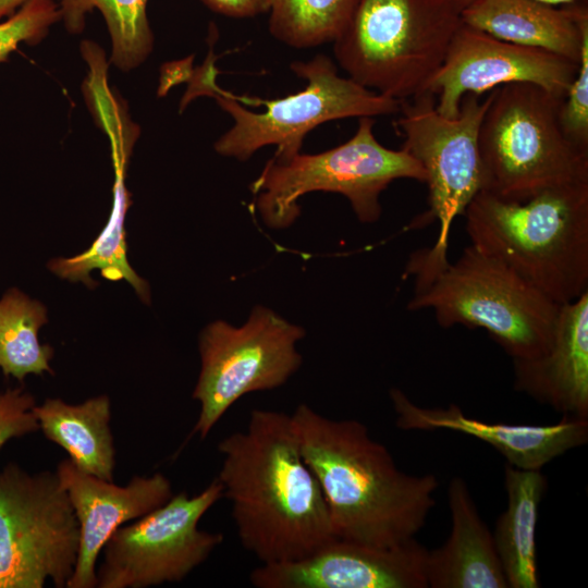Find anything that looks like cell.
<instances>
[{
    "mask_svg": "<svg viewBox=\"0 0 588 588\" xmlns=\"http://www.w3.org/2000/svg\"><path fill=\"white\" fill-rule=\"evenodd\" d=\"M35 405V397L21 387L0 392V449L39 429Z\"/></svg>",
    "mask_w": 588,
    "mask_h": 588,
    "instance_id": "28",
    "label": "cell"
},
{
    "mask_svg": "<svg viewBox=\"0 0 588 588\" xmlns=\"http://www.w3.org/2000/svg\"><path fill=\"white\" fill-rule=\"evenodd\" d=\"M354 0H271L269 32L295 49L333 42L350 16Z\"/></svg>",
    "mask_w": 588,
    "mask_h": 588,
    "instance_id": "25",
    "label": "cell"
},
{
    "mask_svg": "<svg viewBox=\"0 0 588 588\" xmlns=\"http://www.w3.org/2000/svg\"><path fill=\"white\" fill-rule=\"evenodd\" d=\"M126 160L124 152L114 154L113 206L106 226L91 246L73 257L50 259L47 268L60 279L82 282L88 287L97 285L90 278V272L98 270L110 281H127L140 301L149 305V284L136 273L127 257L125 218L131 196L125 185Z\"/></svg>",
    "mask_w": 588,
    "mask_h": 588,
    "instance_id": "22",
    "label": "cell"
},
{
    "mask_svg": "<svg viewBox=\"0 0 588 588\" xmlns=\"http://www.w3.org/2000/svg\"><path fill=\"white\" fill-rule=\"evenodd\" d=\"M577 66L549 51L507 42L462 24L425 91L434 95L441 114L454 118L465 95L480 96L511 83H531L564 98Z\"/></svg>",
    "mask_w": 588,
    "mask_h": 588,
    "instance_id": "13",
    "label": "cell"
},
{
    "mask_svg": "<svg viewBox=\"0 0 588 588\" xmlns=\"http://www.w3.org/2000/svg\"><path fill=\"white\" fill-rule=\"evenodd\" d=\"M211 11L236 19L268 13L271 0H200Z\"/></svg>",
    "mask_w": 588,
    "mask_h": 588,
    "instance_id": "29",
    "label": "cell"
},
{
    "mask_svg": "<svg viewBox=\"0 0 588 588\" xmlns=\"http://www.w3.org/2000/svg\"><path fill=\"white\" fill-rule=\"evenodd\" d=\"M576 75L562 100L560 123L567 139L588 152V28L584 30Z\"/></svg>",
    "mask_w": 588,
    "mask_h": 588,
    "instance_id": "27",
    "label": "cell"
},
{
    "mask_svg": "<svg viewBox=\"0 0 588 588\" xmlns=\"http://www.w3.org/2000/svg\"><path fill=\"white\" fill-rule=\"evenodd\" d=\"M408 275L415 286L407 309L431 310L444 329H483L512 359L538 356L551 342L561 305L471 244L453 264Z\"/></svg>",
    "mask_w": 588,
    "mask_h": 588,
    "instance_id": "4",
    "label": "cell"
},
{
    "mask_svg": "<svg viewBox=\"0 0 588 588\" xmlns=\"http://www.w3.org/2000/svg\"><path fill=\"white\" fill-rule=\"evenodd\" d=\"M291 416L335 537L377 547L416 538L436 505L434 475L402 471L356 419H332L307 404Z\"/></svg>",
    "mask_w": 588,
    "mask_h": 588,
    "instance_id": "2",
    "label": "cell"
},
{
    "mask_svg": "<svg viewBox=\"0 0 588 588\" xmlns=\"http://www.w3.org/2000/svg\"><path fill=\"white\" fill-rule=\"evenodd\" d=\"M463 24L501 40L538 48L577 63L588 5L576 0L561 9L536 0H475L461 12Z\"/></svg>",
    "mask_w": 588,
    "mask_h": 588,
    "instance_id": "19",
    "label": "cell"
},
{
    "mask_svg": "<svg viewBox=\"0 0 588 588\" xmlns=\"http://www.w3.org/2000/svg\"><path fill=\"white\" fill-rule=\"evenodd\" d=\"M451 1L454 2L461 10H463L475 0H451Z\"/></svg>",
    "mask_w": 588,
    "mask_h": 588,
    "instance_id": "32",
    "label": "cell"
},
{
    "mask_svg": "<svg viewBox=\"0 0 588 588\" xmlns=\"http://www.w3.org/2000/svg\"><path fill=\"white\" fill-rule=\"evenodd\" d=\"M461 12L451 0H354L333 41L335 60L357 84L411 99L442 65Z\"/></svg>",
    "mask_w": 588,
    "mask_h": 588,
    "instance_id": "5",
    "label": "cell"
},
{
    "mask_svg": "<svg viewBox=\"0 0 588 588\" xmlns=\"http://www.w3.org/2000/svg\"><path fill=\"white\" fill-rule=\"evenodd\" d=\"M218 451L217 478L238 539L261 563L303 559L335 537L291 415L253 409L246 428L222 439Z\"/></svg>",
    "mask_w": 588,
    "mask_h": 588,
    "instance_id": "1",
    "label": "cell"
},
{
    "mask_svg": "<svg viewBox=\"0 0 588 588\" xmlns=\"http://www.w3.org/2000/svg\"><path fill=\"white\" fill-rule=\"evenodd\" d=\"M223 497L215 478L200 493L185 492L132 524L119 527L103 546L98 588H147L183 580L223 541L199 529L201 517Z\"/></svg>",
    "mask_w": 588,
    "mask_h": 588,
    "instance_id": "12",
    "label": "cell"
},
{
    "mask_svg": "<svg viewBox=\"0 0 588 588\" xmlns=\"http://www.w3.org/2000/svg\"><path fill=\"white\" fill-rule=\"evenodd\" d=\"M562 100L531 83L494 88L478 137L482 191L524 201L552 186L588 181V152L561 127Z\"/></svg>",
    "mask_w": 588,
    "mask_h": 588,
    "instance_id": "6",
    "label": "cell"
},
{
    "mask_svg": "<svg viewBox=\"0 0 588 588\" xmlns=\"http://www.w3.org/2000/svg\"><path fill=\"white\" fill-rule=\"evenodd\" d=\"M451 532L425 562L430 588H509L492 531L488 528L462 477L448 488Z\"/></svg>",
    "mask_w": 588,
    "mask_h": 588,
    "instance_id": "18",
    "label": "cell"
},
{
    "mask_svg": "<svg viewBox=\"0 0 588 588\" xmlns=\"http://www.w3.org/2000/svg\"><path fill=\"white\" fill-rule=\"evenodd\" d=\"M493 94L490 90L483 101L478 95H465L454 118L437 110L436 97L429 91L400 101L401 115L394 125L404 136L402 149L421 166L428 185L429 208L408 229L438 223L434 244L412 253L409 267L434 269L449 260L451 226L483 188L478 137Z\"/></svg>",
    "mask_w": 588,
    "mask_h": 588,
    "instance_id": "7",
    "label": "cell"
},
{
    "mask_svg": "<svg viewBox=\"0 0 588 588\" xmlns=\"http://www.w3.org/2000/svg\"><path fill=\"white\" fill-rule=\"evenodd\" d=\"M79 526L57 473L0 471V588H66L78 556Z\"/></svg>",
    "mask_w": 588,
    "mask_h": 588,
    "instance_id": "10",
    "label": "cell"
},
{
    "mask_svg": "<svg viewBox=\"0 0 588 588\" xmlns=\"http://www.w3.org/2000/svg\"><path fill=\"white\" fill-rule=\"evenodd\" d=\"M304 336V328L261 305L241 327L208 323L198 341L201 366L193 399L200 412L191 434L205 439L242 396L284 384L302 365L296 344Z\"/></svg>",
    "mask_w": 588,
    "mask_h": 588,
    "instance_id": "11",
    "label": "cell"
},
{
    "mask_svg": "<svg viewBox=\"0 0 588 588\" xmlns=\"http://www.w3.org/2000/svg\"><path fill=\"white\" fill-rule=\"evenodd\" d=\"M548 480L540 470L505 464L506 509L495 522L493 540L510 588L541 587L536 528Z\"/></svg>",
    "mask_w": 588,
    "mask_h": 588,
    "instance_id": "20",
    "label": "cell"
},
{
    "mask_svg": "<svg viewBox=\"0 0 588 588\" xmlns=\"http://www.w3.org/2000/svg\"><path fill=\"white\" fill-rule=\"evenodd\" d=\"M427 552L416 538L377 547L334 537L303 559L261 563L249 580L257 588H428Z\"/></svg>",
    "mask_w": 588,
    "mask_h": 588,
    "instance_id": "14",
    "label": "cell"
},
{
    "mask_svg": "<svg viewBox=\"0 0 588 588\" xmlns=\"http://www.w3.org/2000/svg\"><path fill=\"white\" fill-rule=\"evenodd\" d=\"M148 0H60L61 22L71 34L85 28L94 10L102 14L111 40V61L123 72L146 61L154 49V34L147 16Z\"/></svg>",
    "mask_w": 588,
    "mask_h": 588,
    "instance_id": "24",
    "label": "cell"
},
{
    "mask_svg": "<svg viewBox=\"0 0 588 588\" xmlns=\"http://www.w3.org/2000/svg\"><path fill=\"white\" fill-rule=\"evenodd\" d=\"M290 68L307 82L306 87L284 98L248 99L247 103L264 105V112L249 111L232 94L215 89L211 96L233 120V125L215 143L219 155L246 161L258 149L274 145L273 159L287 161L301 152L305 136L324 122L400 111L399 100L339 75L334 62L324 54L293 62Z\"/></svg>",
    "mask_w": 588,
    "mask_h": 588,
    "instance_id": "9",
    "label": "cell"
},
{
    "mask_svg": "<svg viewBox=\"0 0 588 588\" xmlns=\"http://www.w3.org/2000/svg\"><path fill=\"white\" fill-rule=\"evenodd\" d=\"M48 322L47 307L17 287L0 298V369L4 376L23 381L28 375L53 373V348L39 342L38 333Z\"/></svg>",
    "mask_w": 588,
    "mask_h": 588,
    "instance_id": "23",
    "label": "cell"
},
{
    "mask_svg": "<svg viewBox=\"0 0 588 588\" xmlns=\"http://www.w3.org/2000/svg\"><path fill=\"white\" fill-rule=\"evenodd\" d=\"M402 430H450L486 442L506 464L520 469L541 470L554 458L588 442V418L562 416L551 425L489 422L467 416L454 403L446 407H422L400 389L389 391Z\"/></svg>",
    "mask_w": 588,
    "mask_h": 588,
    "instance_id": "16",
    "label": "cell"
},
{
    "mask_svg": "<svg viewBox=\"0 0 588 588\" xmlns=\"http://www.w3.org/2000/svg\"><path fill=\"white\" fill-rule=\"evenodd\" d=\"M61 22L59 4L53 0H30L10 17L0 22V62L22 44L41 41L49 29Z\"/></svg>",
    "mask_w": 588,
    "mask_h": 588,
    "instance_id": "26",
    "label": "cell"
},
{
    "mask_svg": "<svg viewBox=\"0 0 588 588\" xmlns=\"http://www.w3.org/2000/svg\"><path fill=\"white\" fill-rule=\"evenodd\" d=\"M30 0H0V22L13 15Z\"/></svg>",
    "mask_w": 588,
    "mask_h": 588,
    "instance_id": "30",
    "label": "cell"
},
{
    "mask_svg": "<svg viewBox=\"0 0 588 588\" xmlns=\"http://www.w3.org/2000/svg\"><path fill=\"white\" fill-rule=\"evenodd\" d=\"M512 364L515 391L562 416L588 418V291L560 306L543 353Z\"/></svg>",
    "mask_w": 588,
    "mask_h": 588,
    "instance_id": "17",
    "label": "cell"
},
{
    "mask_svg": "<svg viewBox=\"0 0 588 588\" xmlns=\"http://www.w3.org/2000/svg\"><path fill=\"white\" fill-rule=\"evenodd\" d=\"M375 119L362 117L345 143L315 155L297 154L287 161L270 159L250 185L256 208L271 229L290 226L299 216L298 199L311 192L346 197L363 223L379 220L380 194L395 180L425 183L421 166L405 150L381 145L373 134Z\"/></svg>",
    "mask_w": 588,
    "mask_h": 588,
    "instance_id": "8",
    "label": "cell"
},
{
    "mask_svg": "<svg viewBox=\"0 0 588 588\" xmlns=\"http://www.w3.org/2000/svg\"><path fill=\"white\" fill-rule=\"evenodd\" d=\"M470 244L558 305L588 291V181L515 201L480 191L464 213Z\"/></svg>",
    "mask_w": 588,
    "mask_h": 588,
    "instance_id": "3",
    "label": "cell"
},
{
    "mask_svg": "<svg viewBox=\"0 0 588 588\" xmlns=\"http://www.w3.org/2000/svg\"><path fill=\"white\" fill-rule=\"evenodd\" d=\"M75 512L79 548L74 573L66 588H96L97 559L111 535L167 503L173 495L162 474L135 476L126 486H115L79 470L70 458L56 470Z\"/></svg>",
    "mask_w": 588,
    "mask_h": 588,
    "instance_id": "15",
    "label": "cell"
},
{
    "mask_svg": "<svg viewBox=\"0 0 588 588\" xmlns=\"http://www.w3.org/2000/svg\"><path fill=\"white\" fill-rule=\"evenodd\" d=\"M536 1L551 5V7H556V5H566L576 0H536Z\"/></svg>",
    "mask_w": 588,
    "mask_h": 588,
    "instance_id": "31",
    "label": "cell"
},
{
    "mask_svg": "<svg viewBox=\"0 0 588 588\" xmlns=\"http://www.w3.org/2000/svg\"><path fill=\"white\" fill-rule=\"evenodd\" d=\"M39 429L60 445L83 473L113 481L115 451L110 428L111 402L107 395L71 405L61 399H46L35 405Z\"/></svg>",
    "mask_w": 588,
    "mask_h": 588,
    "instance_id": "21",
    "label": "cell"
}]
</instances>
